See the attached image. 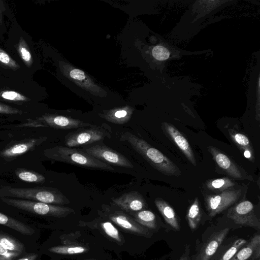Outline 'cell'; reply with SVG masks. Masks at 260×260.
I'll return each mask as SVG.
<instances>
[{
  "instance_id": "6da1fadb",
  "label": "cell",
  "mask_w": 260,
  "mask_h": 260,
  "mask_svg": "<svg viewBox=\"0 0 260 260\" xmlns=\"http://www.w3.org/2000/svg\"><path fill=\"white\" fill-rule=\"evenodd\" d=\"M120 140L128 143L154 168L168 176H178V168L159 150L129 132L121 134Z\"/></svg>"
},
{
  "instance_id": "7a4b0ae2",
  "label": "cell",
  "mask_w": 260,
  "mask_h": 260,
  "mask_svg": "<svg viewBox=\"0 0 260 260\" xmlns=\"http://www.w3.org/2000/svg\"><path fill=\"white\" fill-rule=\"evenodd\" d=\"M40 202L52 205L69 204L70 201L58 189L47 187L16 188L3 186L0 188V198Z\"/></svg>"
},
{
  "instance_id": "3957f363",
  "label": "cell",
  "mask_w": 260,
  "mask_h": 260,
  "mask_svg": "<svg viewBox=\"0 0 260 260\" xmlns=\"http://www.w3.org/2000/svg\"><path fill=\"white\" fill-rule=\"evenodd\" d=\"M49 159L73 165L95 170L114 171L110 165L92 157L86 152L67 146H58L44 151Z\"/></svg>"
},
{
  "instance_id": "277c9868",
  "label": "cell",
  "mask_w": 260,
  "mask_h": 260,
  "mask_svg": "<svg viewBox=\"0 0 260 260\" xmlns=\"http://www.w3.org/2000/svg\"><path fill=\"white\" fill-rule=\"evenodd\" d=\"M98 214L111 221L124 232L146 238L152 237V233L145 227L139 224L134 218L121 210L113 203L102 204Z\"/></svg>"
},
{
  "instance_id": "5b68a950",
  "label": "cell",
  "mask_w": 260,
  "mask_h": 260,
  "mask_svg": "<svg viewBox=\"0 0 260 260\" xmlns=\"http://www.w3.org/2000/svg\"><path fill=\"white\" fill-rule=\"evenodd\" d=\"M0 198L8 205L40 215L61 218L75 212L73 209L63 206L11 198Z\"/></svg>"
},
{
  "instance_id": "8992f818",
  "label": "cell",
  "mask_w": 260,
  "mask_h": 260,
  "mask_svg": "<svg viewBox=\"0 0 260 260\" xmlns=\"http://www.w3.org/2000/svg\"><path fill=\"white\" fill-rule=\"evenodd\" d=\"M108 126H92L79 128L69 133L65 137V145L68 147L91 144L110 136Z\"/></svg>"
},
{
  "instance_id": "52a82bcc",
  "label": "cell",
  "mask_w": 260,
  "mask_h": 260,
  "mask_svg": "<svg viewBox=\"0 0 260 260\" xmlns=\"http://www.w3.org/2000/svg\"><path fill=\"white\" fill-rule=\"evenodd\" d=\"M227 216L238 224L260 230V221L255 213L254 206L249 201L240 202L231 208Z\"/></svg>"
},
{
  "instance_id": "ba28073f",
  "label": "cell",
  "mask_w": 260,
  "mask_h": 260,
  "mask_svg": "<svg viewBox=\"0 0 260 260\" xmlns=\"http://www.w3.org/2000/svg\"><path fill=\"white\" fill-rule=\"evenodd\" d=\"M241 194V189L225 190L215 195L205 197V206L209 215L214 216L236 203Z\"/></svg>"
},
{
  "instance_id": "9c48e42d",
  "label": "cell",
  "mask_w": 260,
  "mask_h": 260,
  "mask_svg": "<svg viewBox=\"0 0 260 260\" xmlns=\"http://www.w3.org/2000/svg\"><path fill=\"white\" fill-rule=\"evenodd\" d=\"M86 153L108 165L133 169V164L125 156L105 145H94L85 150Z\"/></svg>"
},
{
  "instance_id": "30bf717a",
  "label": "cell",
  "mask_w": 260,
  "mask_h": 260,
  "mask_svg": "<svg viewBox=\"0 0 260 260\" xmlns=\"http://www.w3.org/2000/svg\"><path fill=\"white\" fill-rule=\"evenodd\" d=\"M78 225L92 230H97L107 238L119 245L125 243L123 236L113 222L103 217L99 216L91 221H80Z\"/></svg>"
},
{
  "instance_id": "8fae6325",
  "label": "cell",
  "mask_w": 260,
  "mask_h": 260,
  "mask_svg": "<svg viewBox=\"0 0 260 260\" xmlns=\"http://www.w3.org/2000/svg\"><path fill=\"white\" fill-rule=\"evenodd\" d=\"M111 200L112 203L131 216L147 207L145 199L136 191L123 193L120 197L112 198Z\"/></svg>"
},
{
  "instance_id": "7c38bea8",
  "label": "cell",
  "mask_w": 260,
  "mask_h": 260,
  "mask_svg": "<svg viewBox=\"0 0 260 260\" xmlns=\"http://www.w3.org/2000/svg\"><path fill=\"white\" fill-rule=\"evenodd\" d=\"M228 228L214 232L206 241L194 260H211L229 233Z\"/></svg>"
},
{
  "instance_id": "4fadbf2b",
  "label": "cell",
  "mask_w": 260,
  "mask_h": 260,
  "mask_svg": "<svg viewBox=\"0 0 260 260\" xmlns=\"http://www.w3.org/2000/svg\"><path fill=\"white\" fill-rule=\"evenodd\" d=\"M42 123L35 126H50L57 129L79 128L92 126L90 124L85 123L80 120L73 119L63 116L44 115L38 120Z\"/></svg>"
},
{
  "instance_id": "5bb4252c",
  "label": "cell",
  "mask_w": 260,
  "mask_h": 260,
  "mask_svg": "<svg viewBox=\"0 0 260 260\" xmlns=\"http://www.w3.org/2000/svg\"><path fill=\"white\" fill-rule=\"evenodd\" d=\"M164 127L167 135L181 150L187 159L193 166H196L194 155L187 139L171 124L164 122Z\"/></svg>"
},
{
  "instance_id": "9a60e30c",
  "label": "cell",
  "mask_w": 260,
  "mask_h": 260,
  "mask_svg": "<svg viewBox=\"0 0 260 260\" xmlns=\"http://www.w3.org/2000/svg\"><path fill=\"white\" fill-rule=\"evenodd\" d=\"M260 257V235L255 234L231 260H258Z\"/></svg>"
},
{
  "instance_id": "2e32d148",
  "label": "cell",
  "mask_w": 260,
  "mask_h": 260,
  "mask_svg": "<svg viewBox=\"0 0 260 260\" xmlns=\"http://www.w3.org/2000/svg\"><path fill=\"white\" fill-rule=\"evenodd\" d=\"M208 149L218 166L226 173L237 179L243 178L242 174L238 168L227 155L213 146H209Z\"/></svg>"
},
{
  "instance_id": "e0dca14e",
  "label": "cell",
  "mask_w": 260,
  "mask_h": 260,
  "mask_svg": "<svg viewBox=\"0 0 260 260\" xmlns=\"http://www.w3.org/2000/svg\"><path fill=\"white\" fill-rule=\"evenodd\" d=\"M155 204L165 221L174 230H180L179 219L173 208L165 200L156 198Z\"/></svg>"
},
{
  "instance_id": "ac0fdd59",
  "label": "cell",
  "mask_w": 260,
  "mask_h": 260,
  "mask_svg": "<svg viewBox=\"0 0 260 260\" xmlns=\"http://www.w3.org/2000/svg\"><path fill=\"white\" fill-rule=\"evenodd\" d=\"M40 140L32 139L17 143L0 152V156L4 158L17 157L31 149Z\"/></svg>"
},
{
  "instance_id": "d6986e66",
  "label": "cell",
  "mask_w": 260,
  "mask_h": 260,
  "mask_svg": "<svg viewBox=\"0 0 260 260\" xmlns=\"http://www.w3.org/2000/svg\"><path fill=\"white\" fill-rule=\"evenodd\" d=\"M89 247L87 244L76 242L66 245L53 246L48 250L52 253L62 255H74L88 252Z\"/></svg>"
},
{
  "instance_id": "ffe728a7",
  "label": "cell",
  "mask_w": 260,
  "mask_h": 260,
  "mask_svg": "<svg viewBox=\"0 0 260 260\" xmlns=\"http://www.w3.org/2000/svg\"><path fill=\"white\" fill-rule=\"evenodd\" d=\"M0 224L12 229L23 235L30 236L35 233V230L14 218L0 212Z\"/></svg>"
},
{
  "instance_id": "44dd1931",
  "label": "cell",
  "mask_w": 260,
  "mask_h": 260,
  "mask_svg": "<svg viewBox=\"0 0 260 260\" xmlns=\"http://www.w3.org/2000/svg\"><path fill=\"white\" fill-rule=\"evenodd\" d=\"M201 210L199 201L196 198L188 209L186 219L189 227L192 230H196L199 226L201 220Z\"/></svg>"
},
{
  "instance_id": "7402d4cb",
  "label": "cell",
  "mask_w": 260,
  "mask_h": 260,
  "mask_svg": "<svg viewBox=\"0 0 260 260\" xmlns=\"http://www.w3.org/2000/svg\"><path fill=\"white\" fill-rule=\"evenodd\" d=\"M134 219L140 225L150 230L157 228L156 216L153 212L148 210H143L134 214Z\"/></svg>"
},
{
  "instance_id": "603a6c76",
  "label": "cell",
  "mask_w": 260,
  "mask_h": 260,
  "mask_svg": "<svg viewBox=\"0 0 260 260\" xmlns=\"http://www.w3.org/2000/svg\"><path fill=\"white\" fill-rule=\"evenodd\" d=\"M0 244L11 251L22 253L25 251V246L21 242L3 232H0Z\"/></svg>"
},
{
  "instance_id": "cb8c5ba5",
  "label": "cell",
  "mask_w": 260,
  "mask_h": 260,
  "mask_svg": "<svg viewBox=\"0 0 260 260\" xmlns=\"http://www.w3.org/2000/svg\"><path fill=\"white\" fill-rule=\"evenodd\" d=\"M17 50L25 66L28 68L31 67L34 62L33 57L27 43L22 37L20 38L17 44Z\"/></svg>"
},
{
  "instance_id": "d4e9b609",
  "label": "cell",
  "mask_w": 260,
  "mask_h": 260,
  "mask_svg": "<svg viewBox=\"0 0 260 260\" xmlns=\"http://www.w3.org/2000/svg\"><path fill=\"white\" fill-rule=\"evenodd\" d=\"M234 185L235 183L226 177L211 180L206 184L209 189L222 191Z\"/></svg>"
},
{
  "instance_id": "484cf974",
  "label": "cell",
  "mask_w": 260,
  "mask_h": 260,
  "mask_svg": "<svg viewBox=\"0 0 260 260\" xmlns=\"http://www.w3.org/2000/svg\"><path fill=\"white\" fill-rule=\"evenodd\" d=\"M16 174L20 179L25 182L42 183L45 180L42 175L26 170L19 169L16 172Z\"/></svg>"
},
{
  "instance_id": "4316f807",
  "label": "cell",
  "mask_w": 260,
  "mask_h": 260,
  "mask_svg": "<svg viewBox=\"0 0 260 260\" xmlns=\"http://www.w3.org/2000/svg\"><path fill=\"white\" fill-rule=\"evenodd\" d=\"M129 115L130 113L127 110L120 109L109 114L106 117V119L112 123L122 124L128 121Z\"/></svg>"
},
{
  "instance_id": "83f0119b",
  "label": "cell",
  "mask_w": 260,
  "mask_h": 260,
  "mask_svg": "<svg viewBox=\"0 0 260 260\" xmlns=\"http://www.w3.org/2000/svg\"><path fill=\"white\" fill-rule=\"evenodd\" d=\"M247 242V241L245 239L242 238L235 240L217 260H231L237 252Z\"/></svg>"
},
{
  "instance_id": "f1b7e54d",
  "label": "cell",
  "mask_w": 260,
  "mask_h": 260,
  "mask_svg": "<svg viewBox=\"0 0 260 260\" xmlns=\"http://www.w3.org/2000/svg\"><path fill=\"white\" fill-rule=\"evenodd\" d=\"M0 63L13 70H17L20 67L6 52L0 48Z\"/></svg>"
},
{
  "instance_id": "f546056e",
  "label": "cell",
  "mask_w": 260,
  "mask_h": 260,
  "mask_svg": "<svg viewBox=\"0 0 260 260\" xmlns=\"http://www.w3.org/2000/svg\"><path fill=\"white\" fill-rule=\"evenodd\" d=\"M0 95L3 99L10 101L27 102L30 101L27 97L15 91H3L0 93Z\"/></svg>"
},
{
  "instance_id": "4dcf8cb0",
  "label": "cell",
  "mask_w": 260,
  "mask_h": 260,
  "mask_svg": "<svg viewBox=\"0 0 260 260\" xmlns=\"http://www.w3.org/2000/svg\"><path fill=\"white\" fill-rule=\"evenodd\" d=\"M230 134L235 143L241 148L245 149H249L251 147L249 140L245 135L241 133H232L231 132H230Z\"/></svg>"
},
{
  "instance_id": "1f68e13d",
  "label": "cell",
  "mask_w": 260,
  "mask_h": 260,
  "mask_svg": "<svg viewBox=\"0 0 260 260\" xmlns=\"http://www.w3.org/2000/svg\"><path fill=\"white\" fill-rule=\"evenodd\" d=\"M22 254L21 252L10 251L0 244V260H15Z\"/></svg>"
},
{
  "instance_id": "d6a6232c",
  "label": "cell",
  "mask_w": 260,
  "mask_h": 260,
  "mask_svg": "<svg viewBox=\"0 0 260 260\" xmlns=\"http://www.w3.org/2000/svg\"><path fill=\"white\" fill-rule=\"evenodd\" d=\"M81 233L79 231L71 233L69 234L61 235L59 238L63 245L72 244L78 242L77 240L80 237Z\"/></svg>"
},
{
  "instance_id": "836d02e7",
  "label": "cell",
  "mask_w": 260,
  "mask_h": 260,
  "mask_svg": "<svg viewBox=\"0 0 260 260\" xmlns=\"http://www.w3.org/2000/svg\"><path fill=\"white\" fill-rule=\"evenodd\" d=\"M169 54L168 49L162 46L155 47L152 50L153 57L159 60L167 59L169 56Z\"/></svg>"
},
{
  "instance_id": "e575fe53",
  "label": "cell",
  "mask_w": 260,
  "mask_h": 260,
  "mask_svg": "<svg viewBox=\"0 0 260 260\" xmlns=\"http://www.w3.org/2000/svg\"><path fill=\"white\" fill-rule=\"evenodd\" d=\"M22 111L18 109L0 103V114H21Z\"/></svg>"
},
{
  "instance_id": "d590c367",
  "label": "cell",
  "mask_w": 260,
  "mask_h": 260,
  "mask_svg": "<svg viewBox=\"0 0 260 260\" xmlns=\"http://www.w3.org/2000/svg\"><path fill=\"white\" fill-rule=\"evenodd\" d=\"M70 76L76 80H83L85 78L84 73L79 69H74L70 72Z\"/></svg>"
},
{
  "instance_id": "8d00e7d4",
  "label": "cell",
  "mask_w": 260,
  "mask_h": 260,
  "mask_svg": "<svg viewBox=\"0 0 260 260\" xmlns=\"http://www.w3.org/2000/svg\"><path fill=\"white\" fill-rule=\"evenodd\" d=\"M178 260H191L190 257V247L189 245H186L185 246L183 253Z\"/></svg>"
},
{
  "instance_id": "74e56055",
  "label": "cell",
  "mask_w": 260,
  "mask_h": 260,
  "mask_svg": "<svg viewBox=\"0 0 260 260\" xmlns=\"http://www.w3.org/2000/svg\"><path fill=\"white\" fill-rule=\"evenodd\" d=\"M38 255L35 253H29L17 260H36Z\"/></svg>"
},
{
  "instance_id": "f35d334b",
  "label": "cell",
  "mask_w": 260,
  "mask_h": 260,
  "mask_svg": "<svg viewBox=\"0 0 260 260\" xmlns=\"http://www.w3.org/2000/svg\"><path fill=\"white\" fill-rule=\"evenodd\" d=\"M5 10V4L3 1L0 0V24L2 22L3 13Z\"/></svg>"
},
{
  "instance_id": "ab89813d",
  "label": "cell",
  "mask_w": 260,
  "mask_h": 260,
  "mask_svg": "<svg viewBox=\"0 0 260 260\" xmlns=\"http://www.w3.org/2000/svg\"><path fill=\"white\" fill-rule=\"evenodd\" d=\"M243 154L246 158L250 159V160H252L251 150H249V149H245Z\"/></svg>"
},
{
  "instance_id": "60d3db41",
  "label": "cell",
  "mask_w": 260,
  "mask_h": 260,
  "mask_svg": "<svg viewBox=\"0 0 260 260\" xmlns=\"http://www.w3.org/2000/svg\"><path fill=\"white\" fill-rule=\"evenodd\" d=\"M84 260H98V259H94V258H89V259H84Z\"/></svg>"
}]
</instances>
